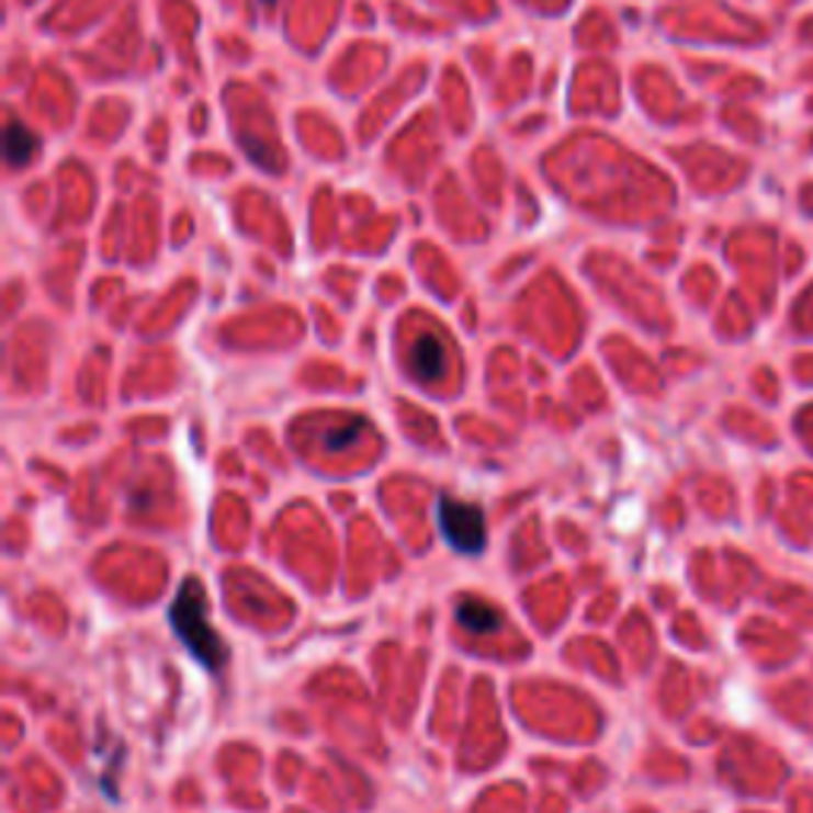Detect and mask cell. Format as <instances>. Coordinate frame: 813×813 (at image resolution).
<instances>
[{
    "mask_svg": "<svg viewBox=\"0 0 813 813\" xmlns=\"http://www.w3.org/2000/svg\"><path fill=\"white\" fill-rule=\"evenodd\" d=\"M410 369L417 379H436L445 369V343L436 334H420L410 343Z\"/></svg>",
    "mask_w": 813,
    "mask_h": 813,
    "instance_id": "cell-3",
    "label": "cell"
},
{
    "mask_svg": "<svg viewBox=\"0 0 813 813\" xmlns=\"http://www.w3.org/2000/svg\"><path fill=\"white\" fill-rule=\"evenodd\" d=\"M3 150H7V159H10V166H23V162H30L35 150H38V140H35V134H32L30 127H23V124H10L7 127V137H3Z\"/></svg>",
    "mask_w": 813,
    "mask_h": 813,
    "instance_id": "cell-5",
    "label": "cell"
},
{
    "mask_svg": "<svg viewBox=\"0 0 813 813\" xmlns=\"http://www.w3.org/2000/svg\"><path fill=\"white\" fill-rule=\"evenodd\" d=\"M454 617H458V623H461L467 633L486 635V633L503 630V617H499V610H496L493 603L481 601V598H464V601H458Z\"/></svg>",
    "mask_w": 813,
    "mask_h": 813,
    "instance_id": "cell-4",
    "label": "cell"
},
{
    "mask_svg": "<svg viewBox=\"0 0 813 813\" xmlns=\"http://www.w3.org/2000/svg\"><path fill=\"white\" fill-rule=\"evenodd\" d=\"M439 528H442L445 541L461 553H481L483 543H486L483 512L471 503H458V499L442 496L439 499Z\"/></svg>",
    "mask_w": 813,
    "mask_h": 813,
    "instance_id": "cell-2",
    "label": "cell"
},
{
    "mask_svg": "<svg viewBox=\"0 0 813 813\" xmlns=\"http://www.w3.org/2000/svg\"><path fill=\"white\" fill-rule=\"evenodd\" d=\"M172 617V630L184 642V648L211 670H219L226 662V648H223V639L216 635V630L207 620V601H204V591L194 585V581H184L179 591V598L169 610Z\"/></svg>",
    "mask_w": 813,
    "mask_h": 813,
    "instance_id": "cell-1",
    "label": "cell"
}]
</instances>
